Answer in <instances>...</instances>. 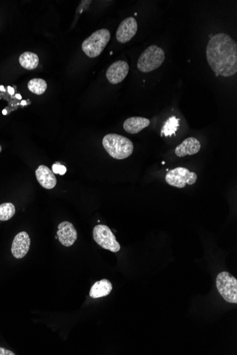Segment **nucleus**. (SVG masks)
<instances>
[{"mask_svg":"<svg viewBox=\"0 0 237 355\" xmlns=\"http://www.w3.org/2000/svg\"><path fill=\"white\" fill-rule=\"evenodd\" d=\"M207 63L216 75L230 77L237 72V44L229 35L218 34L209 41Z\"/></svg>","mask_w":237,"mask_h":355,"instance_id":"obj_1","label":"nucleus"},{"mask_svg":"<svg viewBox=\"0 0 237 355\" xmlns=\"http://www.w3.org/2000/svg\"><path fill=\"white\" fill-rule=\"evenodd\" d=\"M57 236L60 243L65 247H70L77 239V233L72 223L63 221L58 226Z\"/></svg>","mask_w":237,"mask_h":355,"instance_id":"obj_10","label":"nucleus"},{"mask_svg":"<svg viewBox=\"0 0 237 355\" xmlns=\"http://www.w3.org/2000/svg\"><path fill=\"white\" fill-rule=\"evenodd\" d=\"M93 238L95 241L105 250L112 252L120 250L121 246L117 242L115 235L108 226L105 225H98L93 229Z\"/></svg>","mask_w":237,"mask_h":355,"instance_id":"obj_6","label":"nucleus"},{"mask_svg":"<svg viewBox=\"0 0 237 355\" xmlns=\"http://www.w3.org/2000/svg\"><path fill=\"white\" fill-rule=\"evenodd\" d=\"M31 240L27 232H21L15 237L12 245V253L17 259L25 257L30 248Z\"/></svg>","mask_w":237,"mask_h":355,"instance_id":"obj_11","label":"nucleus"},{"mask_svg":"<svg viewBox=\"0 0 237 355\" xmlns=\"http://www.w3.org/2000/svg\"><path fill=\"white\" fill-rule=\"evenodd\" d=\"M20 65L27 70H32L37 67L39 63V56L32 52H24L19 59Z\"/></svg>","mask_w":237,"mask_h":355,"instance_id":"obj_16","label":"nucleus"},{"mask_svg":"<svg viewBox=\"0 0 237 355\" xmlns=\"http://www.w3.org/2000/svg\"><path fill=\"white\" fill-rule=\"evenodd\" d=\"M3 114H4V115H6V114H8V112H7L6 110H4L3 111Z\"/></svg>","mask_w":237,"mask_h":355,"instance_id":"obj_26","label":"nucleus"},{"mask_svg":"<svg viewBox=\"0 0 237 355\" xmlns=\"http://www.w3.org/2000/svg\"><path fill=\"white\" fill-rule=\"evenodd\" d=\"M21 105H27V102L24 101V100H23V101L22 102V103H21Z\"/></svg>","mask_w":237,"mask_h":355,"instance_id":"obj_25","label":"nucleus"},{"mask_svg":"<svg viewBox=\"0 0 237 355\" xmlns=\"http://www.w3.org/2000/svg\"><path fill=\"white\" fill-rule=\"evenodd\" d=\"M129 66L127 62L118 60L112 63L107 70V78L111 84H117L127 77Z\"/></svg>","mask_w":237,"mask_h":355,"instance_id":"obj_9","label":"nucleus"},{"mask_svg":"<svg viewBox=\"0 0 237 355\" xmlns=\"http://www.w3.org/2000/svg\"><path fill=\"white\" fill-rule=\"evenodd\" d=\"M36 176L41 187L52 190L56 186L57 180L54 173L46 165H40L36 170Z\"/></svg>","mask_w":237,"mask_h":355,"instance_id":"obj_12","label":"nucleus"},{"mask_svg":"<svg viewBox=\"0 0 237 355\" xmlns=\"http://www.w3.org/2000/svg\"><path fill=\"white\" fill-rule=\"evenodd\" d=\"M165 60V52L162 48L152 45L140 55L137 67L141 72L147 73L159 68Z\"/></svg>","mask_w":237,"mask_h":355,"instance_id":"obj_4","label":"nucleus"},{"mask_svg":"<svg viewBox=\"0 0 237 355\" xmlns=\"http://www.w3.org/2000/svg\"><path fill=\"white\" fill-rule=\"evenodd\" d=\"M198 175L196 173L190 172L186 167H176L169 171L166 174V181L171 186L177 188H184L186 185H192L196 183Z\"/></svg>","mask_w":237,"mask_h":355,"instance_id":"obj_7","label":"nucleus"},{"mask_svg":"<svg viewBox=\"0 0 237 355\" xmlns=\"http://www.w3.org/2000/svg\"><path fill=\"white\" fill-rule=\"evenodd\" d=\"M8 92L9 93H10V94L11 95H13L14 94H15V90H14V88L12 87V86H8Z\"/></svg>","mask_w":237,"mask_h":355,"instance_id":"obj_22","label":"nucleus"},{"mask_svg":"<svg viewBox=\"0 0 237 355\" xmlns=\"http://www.w3.org/2000/svg\"><path fill=\"white\" fill-rule=\"evenodd\" d=\"M201 148V144L197 138L190 137L184 140L181 144L176 148L175 152L178 157H183L186 155H193L198 153Z\"/></svg>","mask_w":237,"mask_h":355,"instance_id":"obj_13","label":"nucleus"},{"mask_svg":"<svg viewBox=\"0 0 237 355\" xmlns=\"http://www.w3.org/2000/svg\"><path fill=\"white\" fill-rule=\"evenodd\" d=\"M112 283L108 280H100L96 282L92 286L91 291H90V297L93 299H98L106 297L110 294L112 290Z\"/></svg>","mask_w":237,"mask_h":355,"instance_id":"obj_15","label":"nucleus"},{"mask_svg":"<svg viewBox=\"0 0 237 355\" xmlns=\"http://www.w3.org/2000/svg\"><path fill=\"white\" fill-rule=\"evenodd\" d=\"M110 37V32L108 29H103L96 31L83 41V52L90 58L99 56L108 44Z\"/></svg>","mask_w":237,"mask_h":355,"instance_id":"obj_3","label":"nucleus"},{"mask_svg":"<svg viewBox=\"0 0 237 355\" xmlns=\"http://www.w3.org/2000/svg\"><path fill=\"white\" fill-rule=\"evenodd\" d=\"M16 209L12 203H4L0 205V221H6L15 216Z\"/></svg>","mask_w":237,"mask_h":355,"instance_id":"obj_19","label":"nucleus"},{"mask_svg":"<svg viewBox=\"0 0 237 355\" xmlns=\"http://www.w3.org/2000/svg\"><path fill=\"white\" fill-rule=\"evenodd\" d=\"M0 355H15L13 351L8 350L5 348L0 347Z\"/></svg>","mask_w":237,"mask_h":355,"instance_id":"obj_21","label":"nucleus"},{"mask_svg":"<svg viewBox=\"0 0 237 355\" xmlns=\"http://www.w3.org/2000/svg\"><path fill=\"white\" fill-rule=\"evenodd\" d=\"M1 151H2V146H1V145H0V152H1Z\"/></svg>","mask_w":237,"mask_h":355,"instance_id":"obj_27","label":"nucleus"},{"mask_svg":"<svg viewBox=\"0 0 237 355\" xmlns=\"http://www.w3.org/2000/svg\"><path fill=\"white\" fill-rule=\"evenodd\" d=\"M138 24L135 19L128 17L123 20L117 29L116 37L118 42L125 43L129 42L134 38L137 32Z\"/></svg>","mask_w":237,"mask_h":355,"instance_id":"obj_8","label":"nucleus"},{"mask_svg":"<svg viewBox=\"0 0 237 355\" xmlns=\"http://www.w3.org/2000/svg\"><path fill=\"white\" fill-rule=\"evenodd\" d=\"M52 171H53V172L55 173V174L64 175L65 172H66L67 169L65 166L62 165V164L57 162V163L53 164V166H52Z\"/></svg>","mask_w":237,"mask_h":355,"instance_id":"obj_20","label":"nucleus"},{"mask_svg":"<svg viewBox=\"0 0 237 355\" xmlns=\"http://www.w3.org/2000/svg\"><path fill=\"white\" fill-rule=\"evenodd\" d=\"M16 98L18 99V100H22V96H21L20 95H16Z\"/></svg>","mask_w":237,"mask_h":355,"instance_id":"obj_24","label":"nucleus"},{"mask_svg":"<svg viewBox=\"0 0 237 355\" xmlns=\"http://www.w3.org/2000/svg\"><path fill=\"white\" fill-rule=\"evenodd\" d=\"M103 145L109 155L117 160H124L134 151L132 142L121 135L110 133L104 137Z\"/></svg>","mask_w":237,"mask_h":355,"instance_id":"obj_2","label":"nucleus"},{"mask_svg":"<svg viewBox=\"0 0 237 355\" xmlns=\"http://www.w3.org/2000/svg\"><path fill=\"white\" fill-rule=\"evenodd\" d=\"M150 125V121L146 118L134 117L124 121V129L131 134H136Z\"/></svg>","mask_w":237,"mask_h":355,"instance_id":"obj_14","label":"nucleus"},{"mask_svg":"<svg viewBox=\"0 0 237 355\" xmlns=\"http://www.w3.org/2000/svg\"><path fill=\"white\" fill-rule=\"evenodd\" d=\"M55 239H57V238H58V236H57V235H55Z\"/></svg>","mask_w":237,"mask_h":355,"instance_id":"obj_28","label":"nucleus"},{"mask_svg":"<svg viewBox=\"0 0 237 355\" xmlns=\"http://www.w3.org/2000/svg\"><path fill=\"white\" fill-rule=\"evenodd\" d=\"M0 90H1V91H3V92L6 91V90H5V89L4 88V86H3V85L0 86Z\"/></svg>","mask_w":237,"mask_h":355,"instance_id":"obj_23","label":"nucleus"},{"mask_svg":"<svg viewBox=\"0 0 237 355\" xmlns=\"http://www.w3.org/2000/svg\"><path fill=\"white\" fill-rule=\"evenodd\" d=\"M28 88L34 94L43 95L47 90V83L43 79H32L28 83Z\"/></svg>","mask_w":237,"mask_h":355,"instance_id":"obj_18","label":"nucleus"},{"mask_svg":"<svg viewBox=\"0 0 237 355\" xmlns=\"http://www.w3.org/2000/svg\"><path fill=\"white\" fill-rule=\"evenodd\" d=\"M179 121L176 117L169 118L163 126L162 136H172L173 135H176L179 127Z\"/></svg>","mask_w":237,"mask_h":355,"instance_id":"obj_17","label":"nucleus"},{"mask_svg":"<svg viewBox=\"0 0 237 355\" xmlns=\"http://www.w3.org/2000/svg\"><path fill=\"white\" fill-rule=\"evenodd\" d=\"M216 286L221 297L230 304H237V280L227 272L217 275Z\"/></svg>","mask_w":237,"mask_h":355,"instance_id":"obj_5","label":"nucleus"}]
</instances>
